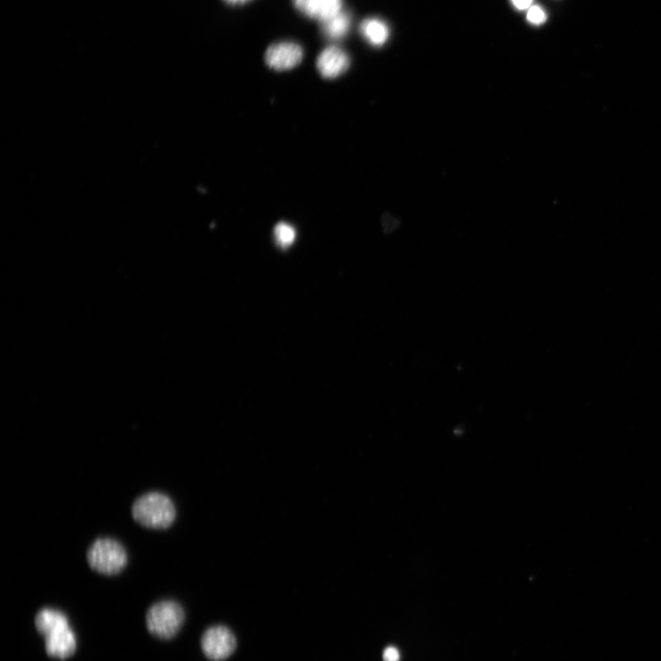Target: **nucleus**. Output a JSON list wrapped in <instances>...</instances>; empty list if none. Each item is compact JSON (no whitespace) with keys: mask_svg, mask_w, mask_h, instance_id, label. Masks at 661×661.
I'll list each match as a JSON object with an SVG mask.
<instances>
[{"mask_svg":"<svg viewBox=\"0 0 661 661\" xmlns=\"http://www.w3.org/2000/svg\"><path fill=\"white\" fill-rule=\"evenodd\" d=\"M202 649L209 659L223 661L235 650L236 640L233 632L227 626H212L203 633Z\"/></svg>","mask_w":661,"mask_h":661,"instance_id":"20e7f679","label":"nucleus"},{"mask_svg":"<svg viewBox=\"0 0 661 661\" xmlns=\"http://www.w3.org/2000/svg\"><path fill=\"white\" fill-rule=\"evenodd\" d=\"M361 33L367 41L375 46L383 45L390 36L387 24L378 19L371 18L362 21Z\"/></svg>","mask_w":661,"mask_h":661,"instance_id":"9b49d317","label":"nucleus"},{"mask_svg":"<svg viewBox=\"0 0 661 661\" xmlns=\"http://www.w3.org/2000/svg\"><path fill=\"white\" fill-rule=\"evenodd\" d=\"M224 2L231 6H240L251 2V0H224Z\"/></svg>","mask_w":661,"mask_h":661,"instance_id":"dca6fc26","label":"nucleus"},{"mask_svg":"<svg viewBox=\"0 0 661 661\" xmlns=\"http://www.w3.org/2000/svg\"><path fill=\"white\" fill-rule=\"evenodd\" d=\"M513 3L517 9L527 10L531 6L533 0H513Z\"/></svg>","mask_w":661,"mask_h":661,"instance_id":"2eb2a0df","label":"nucleus"},{"mask_svg":"<svg viewBox=\"0 0 661 661\" xmlns=\"http://www.w3.org/2000/svg\"><path fill=\"white\" fill-rule=\"evenodd\" d=\"M295 9L311 20L323 22L340 13L343 0H292Z\"/></svg>","mask_w":661,"mask_h":661,"instance_id":"0eeeda50","label":"nucleus"},{"mask_svg":"<svg viewBox=\"0 0 661 661\" xmlns=\"http://www.w3.org/2000/svg\"><path fill=\"white\" fill-rule=\"evenodd\" d=\"M529 20L533 24H541L546 19V12L538 6L531 7L528 13Z\"/></svg>","mask_w":661,"mask_h":661,"instance_id":"ddd939ff","label":"nucleus"},{"mask_svg":"<svg viewBox=\"0 0 661 661\" xmlns=\"http://www.w3.org/2000/svg\"><path fill=\"white\" fill-rule=\"evenodd\" d=\"M36 625L37 630L44 637L47 633L70 624L68 617L63 612L46 608L38 612L36 617Z\"/></svg>","mask_w":661,"mask_h":661,"instance_id":"9d476101","label":"nucleus"},{"mask_svg":"<svg viewBox=\"0 0 661 661\" xmlns=\"http://www.w3.org/2000/svg\"><path fill=\"white\" fill-rule=\"evenodd\" d=\"M320 24L321 32L325 38L333 41L341 40L345 38L350 31L351 16L347 12L343 10L335 17L321 22Z\"/></svg>","mask_w":661,"mask_h":661,"instance_id":"1a4fd4ad","label":"nucleus"},{"mask_svg":"<svg viewBox=\"0 0 661 661\" xmlns=\"http://www.w3.org/2000/svg\"><path fill=\"white\" fill-rule=\"evenodd\" d=\"M44 639L45 649L50 657L65 659L76 651V638L70 625L47 633Z\"/></svg>","mask_w":661,"mask_h":661,"instance_id":"6e6552de","label":"nucleus"},{"mask_svg":"<svg viewBox=\"0 0 661 661\" xmlns=\"http://www.w3.org/2000/svg\"><path fill=\"white\" fill-rule=\"evenodd\" d=\"M91 568L103 575H116L127 565L128 556L124 546L113 538H99L88 550Z\"/></svg>","mask_w":661,"mask_h":661,"instance_id":"f03ea898","label":"nucleus"},{"mask_svg":"<svg viewBox=\"0 0 661 661\" xmlns=\"http://www.w3.org/2000/svg\"><path fill=\"white\" fill-rule=\"evenodd\" d=\"M316 67L323 78L334 79L346 72L350 67V59L339 46L330 45L319 54Z\"/></svg>","mask_w":661,"mask_h":661,"instance_id":"423d86ee","label":"nucleus"},{"mask_svg":"<svg viewBox=\"0 0 661 661\" xmlns=\"http://www.w3.org/2000/svg\"><path fill=\"white\" fill-rule=\"evenodd\" d=\"M132 517L141 526L152 530L169 529L176 519V508L168 495L147 492L132 505Z\"/></svg>","mask_w":661,"mask_h":661,"instance_id":"f257e3e1","label":"nucleus"},{"mask_svg":"<svg viewBox=\"0 0 661 661\" xmlns=\"http://www.w3.org/2000/svg\"><path fill=\"white\" fill-rule=\"evenodd\" d=\"M185 619L181 606L173 601H162L151 606L147 625L154 636L170 640L177 635Z\"/></svg>","mask_w":661,"mask_h":661,"instance_id":"7ed1b4c3","label":"nucleus"},{"mask_svg":"<svg viewBox=\"0 0 661 661\" xmlns=\"http://www.w3.org/2000/svg\"><path fill=\"white\" fill-rule=\"evenodd\" d=\"M274 235L275 242H277L282 248H288L296 239V231L291 225L287 223H280L275 227Z\"/></svg>","mask_w":661,"mask_h":661,"instance_id":"f8f14e48","label":"nucleus"},{"mask_svg":"<svg viewBox=\"0 0 661 661\" xmlns=\"http://www.w3.org/2000/svg\"><path fill=\"white\" fill-rule=\"evenodd\" d=\"M303 59L302 47L291 41L271 44L266 52V64L275 71H287L298 67Z\"/></svg>","mask_w":661,"mask_h":661,"instance_id":"39448f33","label":"nucleus"},{"mask_svg":"<svg viewBox=\"0 0 661 661\" xmlns=\"http://www.w3.org/2000/svg\"><path fill=\"white\" fill-rule=\"evenodd\" d=\"M400 654L399 651L393 647L386 649L383 654L384 661H399Z\"/></svg>","mask_w":661,"mask_h":661,"instance_id":"4468645a","label":"nucleus"}]
</instances>
